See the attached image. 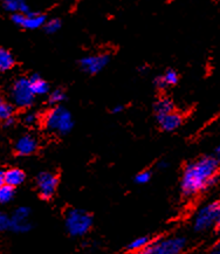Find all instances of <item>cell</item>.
I'll list each match as a JSON object with an SVG mask.
<instances>
[{
    "label": "cell",
    "mask_w": 220,
    "mask_h": 254,
    "mask_svg": "<svg viewBox=\"0 0 220 254\" xmlns=\"http://www.w3.org/2000/svg\"><path fill=\"white\" fill-rule=\"evenodd\" d=\"M24 15L25 14H21V13H15V14H12V21L14 22L15 25L20 26L22 25V21H24Z\"/></svg>",
    "instance_id": "obj_27"
},
{
    "label": "cell",
    "mask_w": 220,
    "mask_h": 254,
    "mask_svg": "<svg viewBox=\"0 0 220 254\" xmlns=\"http://www.w3.org/2000/svg\"><path fill=\"white\" fill-rule=\"evenodd\" d=\"M179 81V76H178V73L173 69H169L164 73V75L158 76L156 80H155V86H156L158 89H164L167 86H174V84L178 83Z\"/></svg>",
    "instance_id": "obj_14"
},
{
    "label": "cell",
    "mask_w": 220,
    "mask_h": 254,
    "mask_svg": "<svg viewBox=\"0 0 220 254\" xmlns=\"http://www.w3.org/2000/svg\"><path fill=\"white\" fill-rule=\"evenodd\" d=\"M31 208L27 206H20L14 211L11 217V225L9 230L15 233H26L32 229V224L30 223Z\"/></svg>",
    "instance_id": "obj_8"
},
{
    "label": "cell",
    "mask_w": 220,
    "mask_h": 254,
    "mask_svg": "<svg viewBox=\"0 0 220 254\" xmlns=\"http://www.w3.org/2000/svg\"><path fill=\"white\" fill-rule=\"evenodd\" d=\"M216 231L220 234V208H219V217H218V221H217V225H216Z\"/></svg>",
    "instance_id": "obj_32"
},
{
    "label": "cell",
    "mask_w": 220,
    "mask_h": 254,
    "mask_svg": "<svg viewBox=\"0 0 220 254\" xmlns=\"http://www.w3.org/2000/svg\"><path fill=\"white\" fill-rule=\"evenodd\" d=\"M150 179H151V174H150V172H149V171H141L140 174L136 175L135 182L137 184L143 185V184L149 183V182H150Z\"/></svg>",
    "instance_id": "obj_24"
},
{
    "label": "cell",
    "mask_w": 220,
    "mask_h": 254,
    "mask_svg": "<svg viewBox=\"0 0 220 254\" xmlns=\"http://www.w3.org/2000/svg\"><path fill=\"white\" fill-rule=\"evenodd\" d=\"M123 106H121V104H118V106H115L114 108H112V113L114 114H119V113H122L123 112Z\"/></svg>",
    "instance_id": "obj_29"
},
{
    "label": "cell",
    "mask_w": 220,
    "mask_h": 254,
    "mask_svg": "<svg viewBox=\"0 0 220 254\" xmlns=\"http://www.w3.org/2000/svg\"><path fill=\"white\" fill-rule=\"evenodd\" d=\"M9 225H11V217L4 212H0V232L8 230Z\"/></svg>",
    "instance_id": "obj_25"
},
{
    "label": "cell",
    "mask_w": 220,
    "mask_h": 254,
    "mask_svg": "<svg viewBox=\"0 0 220 254\" xmlns=\"http://www.w3.org/2000/svg\"><path fill=\"white\" fill-rule=\"evenodd\" d=\"M4 8L7 12H11L13 14L15 13H21V14H27L30 13V6L26 4L22 0H5Z\"/></svg>",
    "instance_id": "obj_17"
},
{
    "label": "cell",
    "mask_w": 220,
    "mask_h": 254,
    "mask_svg": "<svg viewBox=\"0 0 220 254\" xmlns=\"http://www.w3.org/2000/svg\"><path fill=\"white\" fill-rule=\"evenodd\" d=\"M187 246L186 238L182 236H170L154 240L147 249L138 254H180Z\"/></svg>",
    "instance_id": "obj_4"
},
{
    "label": "cell",
    "mask_w": 220,
    "mask_h": 254,
    "mask_svg": "<svg viewBox=\"0 0 220 254\" xmlns=\"http://www.w3.org/2000/svg\"><path fill=\"white\" fill-rule=\"evenodd\" d=\"M109 55L107 54L87 55L80 60V67L83 71L94 75L105 69L107 64H109Z\"/></svg>",
    "instance_id": "obj_9"
},
{
    "label": "cell",
    "mask_w": 220,
    "mask_h": 254,
    "mask_svg": "<svg viewBox=\"0 0 220 254\" xmlns=\"http://www.w3.org/2000/svg\"><path fill=\"white\" fill-rule=\"evenodd\" d=\"M28 81H30L32 92H33L35 96L46 95V94L50 92V86H48V83L40 75H38V74H33V75L28 79Z\"/></svg>",
    "instance_id": "obj_15"
},
{
    "label": "cell",
    "mask_w": 220,
    "mask_h": 254,
    "mask_svg": "<svg viewBox=\"0 0 220 254\" xmlns=\"http://www.w3.org/2000/svg\"><path fill=\"white\" fill-rule=\"evenodd\" d=\"M44 28H45V31L50 34L56 33V32L61 28V20L60 19H50V20L46 21Z\"/></svg>",
    "instance_id": "obj_23"
},
{
    "label": "cell",
    "mask_w": 220,
    "mask_h": 254,
    "mask_svg": "<svg viewBox=\"0 0 220 254\" xmlns=\"http://www.w3.org/2000/svg\"><path fill=\"white\" fill-rule=\"evenodd\" d=\"M64 100H66V94L62 89H55L50 93V96H48V102L55 107L60 106Z\"/></svg>",
    "instance_id": "obj_22"
},
{
    "label": "cell",
    "mask_w": 220,
    "mask_h": 254,
    "mask_svg": "<svg viewBox=\"0 0 220 254\" xmlns=\"http://www.w3.org/2000/svg\"><path fill=\"white\" fill-rule=\"evenodd\" d=\"M14 122H15V120H14V116H13V117H11V119L6 120L4 123H5L6 127H11V126L14 125Z\"/></svg>",
    "instance_id": "obj_30"
},
{
    "label": "cell",
    "mask_w": 220,
    "mask_h": 254,
    "mask_svg": "<svg viewBox=\"0 0 220 254\" xmlns=\"http://www.w3.org/2000/svg\"><path fill=\"white\" fill-rule=\"evenodd\" d=\"M14 66V58L7 50L0 47V70H9Z\"/></svg>",
    "instance_id": "obj_19"
},
{
    "label": "cell",
    "mask_w": 220,
    "mask_h": 254,
    "mask_svg": "<svg viewBox=\"0 0 220 254\" xmlns=\"http://www.w3.org/2000/svg\"><path fill=\"white\" fill-rule=\"evenodd\" d=\"M14 188L5 184L4 187L0 189V204H7L9 201H12L13 198H14Z\"/></svg>",
    "instance_id": "obj_21"
},
{
    "label": "cell",
    "mask_w": 220,
    "mask_h": 254,
    "mask_svg": "<svg viewBox=\"0 0 220 254\" xmlns=\"http://www.w3.org/2000/svg\"><path fill=\"white\" fill-rule=\"evenodd\" d=\"M38 120H39V117H38L37 114H35V113H30V114H27V115L25 116L24 121H25L26 125L32 126V125H34L35 122H38Z\"/></svg>",
    "instance_id": "obj_26"
},
{
    "label": "cell",
    "mask_w": 220,
    "mask_h": 254,
    "mask_svg": "<svg viewBox=\"0 0 220 254\" xmlns=\"http://www.w3.org/2000/svg\"><path fill=\"white\" fill-rule=\"evenodd\" d=\"M216 156H217V157L220 158V145L216 149Z\"/></svg>",
    "instance_id": "obj_34"
},
{
    "label": "cell",
    "mask_w": 220,
    "mask_h": 254,
    "mask_svg": "<svg viewBox=\"0 0 220 254\" xmlns=\"http://www.w3.org/2000/svg\"><path fill=\"white\" fill-rule=\"evenodd\" d=\"M220 200H215L211 203L203 205L197 210L192 219V227L196 232H206L215 229L219 217Z\"/></svg>",
    "instance_id": "obj_5"
},
{
    "label": "cell",
    "mask_w": 220,
    "mask_h": 254,
    "mask_svg": "<svg viewBox=\"0 0 220 254\" xmlns=\"http://www.w3.org/2000/svg\"><path fill=\"white\" fill-rule=\"evenodd\" d=\"M37 188L40 197L43 199H51L56 192L57 184H59V178L57 176L50 171L40 172L37 176Z\"/></svg>",
    "instance_id": "obj_7"
},
{
    "label": "cell",
    "mask_w": 220,
    "mask_h": 254,
    "mask_svg": "<svg viewBox=\"0 0 220 254\" xmlns=\"http://www.w3.org/2000/svg\"><path fill=\"white\" fill-rule=\"evenodd\" d=\"M158 167H160V168H167V163H165V162H161L160 163V165H158Z\"/></svg>",
    "instance_id": "obj_33"
},
{
    "label": "cell",
    "mask_w": 220,
    "mask_h": 254,
    "mask_svg": "<svg viewBox=\"0 0 220 254\" xmlns=\"http://www.w3.org/2000/svg\"><path fill=\"white\" fill-rule=\"evenodd\" d=\"M125 254H132V253H125Z\"/></svg>",
    "instance_id": "obj_35"
},
{
    "label": "cell",
    "mask_w": 220,
    "mask_h": 254,
    "mask_svg": "<svg viewBox=\"0 0 220 254\" xmlns=\"http://www.w3.org/2000/svg\"><path fill=\"white\" fill-rule=\"evenodd\" d=\"M13 112L14 108L9 102H7L5 99L0 97V121L5 122L6 120L13 117Z\"/></svg>",
    "instance_id": "obj_20"
},
{
    "label": "cell",
    "mask_w": 220,
    "mask_h": 254,
    "mask_svg": "<svg viewBox=\"0 0 220 254\" xmlns=\"http://www.w3.org/2000/svg\"><path fill=\"white\" fill-rule=\"evenodd\" d=\"M5 185V179H4V172L0 171V189Z\"/></svg>",
    "instance_id": "obj_31"
},
{
    "label": "cell",
    "mask_w": 220,
    "mask_h": 254,
    "mask_svg": "<svg viewBox=\"0 0 220 254\" xmlns=\"http://www.w3.org/2000/svg\"><path fill=\"white\" fill-rule=\"evenodd\" d=\"M4 179H5V184L9 185V187L15 188L21 185L25 182L26 179V175L25 172L21 170V169L18 168H12L8 169L4 172Z\"/></svg>",
    "instance_id": "obj_13"
},
{
    "label": "cell",
    "mask_w": 220,
    "mask_h": 254,
    "mask_svg": "<svg viewBox=\"0 0 220 254\" xmlns=\"http://www.w3.org/2000/svg\"><path fill=\"white\" fill-rule=\"evenodd\" d=\"M151 243L150 238L149 237H138L136 239L132 240V242L129 244L128 250L130 251L132 254H138L141 253L142 251L147 249V246Z\"/></svg>",
    "instance_id": "obj_18"
},
{
    "label": "cell",
    "mask_w": 220,
    "mask_h": 254,
    "mask_svg": "<svg viewBox=\"0 0 220 254\" xmlns=\"http://www.w3.org/2000/svg\"><path fill=\"white\" fill-rule=\"evenodd\" d=\"M206 254H220V239L213 244L212 247L208 251Z\"/></svg>",
    "instance_id": "obj_28"
},
{
    "label": "cell",
    "mask_w": 220,
    "mask_h": 254,
    "mask_svg": "<svg viewBox=\"0 0 220 254\" xmlns=\"http://www.w3.org/2000/svg\"><path fill=\"white\" fill-rule=\"evenodd\" d=\"M157 121L164 131H174V130L180 128V126L184 122V119L182 114L177 113L174 110V112L167 114V115L157 117Z\"/></svg>",
    "instance_id": "obj_11"
},
{
    "label": "cell",
    "mask_w": 220,
    "mask_h": 254,
    "mask_svg": "<svg viewBox=\"0 0 220 254\" xmlns=\"http://www.w3.org/2000/svg\"><path fill=\"white\" fill-rule=\"evenodd\" d=\"M39 142L32 135H24L15 142V152L19 156H31L38 150Z\"/></svg>",
    "instance_id": "obj_10"
},
{
    "label": "cell",
    "mask_w": 220,
    "mask_h": 254,
    "mask_svg": "<svg viewBox=\"0 0 220 254\" xmlns=\"http://www.w3.org/2000/svg\"><path fill=\"white\" fill-rule=\"evenodd\" d=\"M155 113H156V116H164L167 115V114L174 112V104L172 100H170L169 97H161L156 101L155 103Z\"/></svg>",
    "instance_id": "obj_16"
},
{
    "label": "cell",
    "mask_w": 220,
    "mask_h": 254,
    "mask_svg": "<svg viewBox=\"0 0 220 254\" xmlns=\"http://www.w3.org/2000/svg\"><path fill=\"white\" fill-rule=\"evenodd\" d=\"M44 123L50 131L56 132L59 135H67L68 132L72 131L74 127L72 114L62 106L52 108L45 116Z\"/></svg>",
    "instance_id": "obj_2"
},
{
    "label": "cell",
    "mask_w": 220,
    "mask_h": 254,
    "mask_svg": "<svg viewBox=\"0 0 220 254\" xmlns=\"http://www.w3.org/2000/svg\"><path fill=\"white\" fill-rule=\"evenodd\" d=\"M47 19L41 13L30 12L24 15V21H22L21 27L26 29H38L40 27H44L46 24Z\"/></svg>",
    "instance_id": "obj_12"
},
{
    "label": "cell",
    "mask_w": 220,
    "mask_h": 254,
    "mask_svg": "<svg viewBox=\"0 0 220 254\" xmlns=\"http://www.w3.org/2000/svg\"><path fill=\"white\" fill-rule=\"evenodd\" d=\"M64 226L69 236L83 237L93 226V217L85 210L70 208L64 217Z\"/></svg>",
    "instance_id": "obj_3"
},
{
    "label": "cell",
    "mask_w": 220,
    "mask_h": 254,
    "mask_svg": "<svg viewBox=\"0 0 220 254\" xmlns=\"http://www.w3.org/2000/svg\"><path fill=\"white\" fill-rule=\"evenodd\" d=\"M220 172V158L217 156H203L196 161L187 163L184 168L180 190L185 197H195L218 181Z\"/></svg>",
    "instance_id": "obj_1"
},
{
    "label": "cell",
    "mask_w": 220,
    "mask_h": 254,
    "mask_svg": "<svg viewBox=\"0 0 220 254\" xmlns=\"http://www.w3.org/2000/svg\"><path fill=\"white\" fill-rule=\"evenodd\" d=\"M9 95H11L13 106L21 109L30 108L35 99V95L32 92L30 81L26 77H20V79L14 81V83L11 87Z\"/></svg>",
    "instance_id": "obj_6"
}]
</instances>
